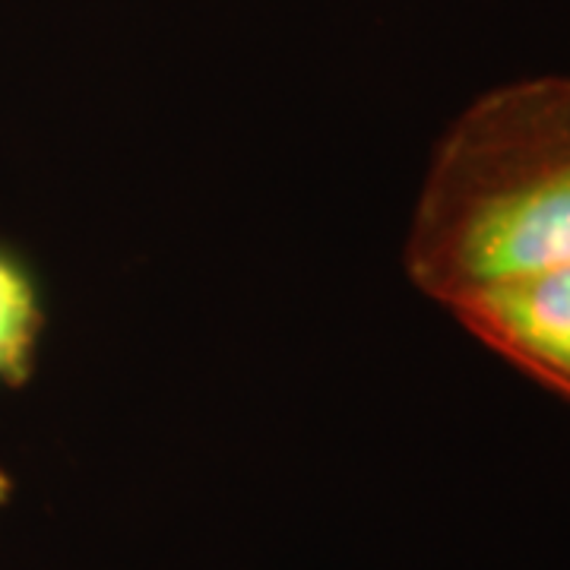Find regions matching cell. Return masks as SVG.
<instances>
[{
    "label": "cell",
    "mask_w": 570,
    "mask_h": 570,
    "mask_svg": "<svg viewBox=\"0 0 570 570\" xmlns=\"http://www.w3.org/2000/svg\"><path fill=\"white\" fill-rule=\"evenodd\" d=\"M570 264V77L482 92L450 124L412 213L406 273L448 307L460 295Z\"/></svg>",
    "instance_id": "obj_1"
},
{
    "label": "cell",
    "mask_w": 570,
    "mask_h": 570,
    "mask_svg": "<svg viewBox=\"0 0 570 570\" xmlns=\"http://www.w3.org/2000/svg\"><path fill=\"white\" fill-rule=\"evenodd\" d=\"M10 494H13V479H10V472H7V469H0V510L7 508Z\"/></svg>",
    "instance_id": "obj_4"
},
{
    "label": "cell",
    "mask_w": 570,
    "mask_h": 570,
    "mask_svg": "<svg viewBox=\"0 0 570 570\" xmlns=\"http://www.w3.org/2000/svg\"><path fill=\"white\" fill-rule=\"evenodd\" d=\"M45 305L32 269L0 247V387L17 390L36 374Z\"/></svg>",
    "instance_id": "obj_3"
},
{
    "label": "cell",
    "mask_w": 570,
    "mask_h": 570,
    "mask_svg": "<svg viewBox=\"0 0 570 570\" xmlns=\"http://www.w3.org/2000/svg\"><path fill=\"white\" fill-rule=\"evenodd\" d=\"M448 311L469 336L570 403V264L482 285Z\"/></svg>",
    "instance_id": "obj_2"
}]
</instances>
